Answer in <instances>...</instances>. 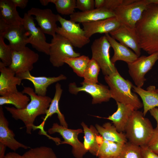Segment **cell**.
Segmentation results:
<instances>
[{
    "label": "cell",
    "mask_w": 158,
    "mask_h": 158,
    "mask_svg": "<svg viewBox=\"0 0 158 158\" xmlns=\"http://www.w3.org/2000/svg\"><path fill=\"white\" fill-rule=\"evenodd\" d=\"M22 92L28 95L30 101L26 106L23 109H18L15 107H5V109L11 114L16 120H20L26 128V133L30 134L34 130L35 126L34 122L38 116L45 114L52 99L48 96L38 95L34 90L29 87L23 86Z\"/></svg>",
    "instance_id": "cell-2"
},
{
    "label": "cell",
    "mask_w": 158,
    "mask_h": 158,
    "mask_svg": "<svg viewBox=\"0 0 158 158\" xmlns=\"http://www.w3.org/2000/svg\"><path fill=\"white\" fill-rule=\"evenodd\" d=\"M149 112L151 115L155 119L157 122L156 128L158 129V108H154L150 110Z\"/></svg>",
    "instance_id": "cell-42"
},
{
    "label": "cell",
    "mask_w": 158,
    "mask_h": 158,
    "mask_svg": "<svg viewBox=\"0 0 158 158\" xmlns=\"http://www.w3.org/2000/svg\"><path fill=\"white\" fill-rule=\"evenodd\" d=\"M23 18V25L28 33V43L37 51L49 55L51 43L46 42L44 33L40 27L36 26L33 17L26 13Z\"/></svg>",
    "instance_id": "cell-12"
},
{
    "label": "cell",
    "mask_w": 158,
    "mask_h": 158,
    "mask_svg": "<svg viewBox=\"0 0 158 158\" xmlns=\"http://www.w3.org/2000/svg\"><path fill=\"white\" fill-rule=\"evenodd\" d=\"M105 35L114 50V55L111 59L113 63L115 64L118 61H122L128 64L133 62L138 57L134 52L128 47L117 42L109 34H106Z\"/></svg>",
    "instance_id": "cell-23"
},
{
    "label": "cell",
    "mask_w": 158,
    "mask_h": 158,
    "mask_svg": "<svg viewBox=\"0 0 158 158\" xmlns=\"http://www.w3.org/2000/svg\"><path fill=\"white\" fill-rule=\"evenodd\" d=\"M27 13L31 16H35V19L44 34L52 37L56 34L58 16L57 14L54 13L50 9L32 8L28 11Z\"/></svg>",
    "instance_id": "cell-15"
},
{
    "label": "cell",
    "mask_w": 158,
    "mask_h": 158,
    "mask_svg": "<svg viewBox=\"0 0 158 158\" xmlns=\"http://www.w3.org/2000/svg\"><path fill=\"white\" fill-rule=\"evenodd\" d=\"M158 60V52L146 56L138 57L133 62L128 64L129 73L136 86L142 87L146 79L145 76Z\"/></svg>",
    "instance_id": "cell-10"
},
{
    "label": "cell",
    "mask_w": 158,
    "mask_h": 158,
    "mask_svg": "<svg viewBox=\"0 0 158 158\" xmlns=\"http://www.w3.org/2000/svg\"><path fill=\"white\" fill-rule=\"evenodd\" d=\"M17 7H18L22 9L25 8L27 6L28 1V0H11Z\"/></svg>",
    "instance_id": "cell-41"
},
{
    "label": "cell",
    "mask_w": 158,
    "mask_h": 158,
    "mask_svg": "<svg viewBox=\"0 0 158 158\" xmlns=\"http://www.w3.org/2000/svg\"><path fill=\"white\" fill-rule=\"evenodd\" d=\"M57 16L61 26L58 27L56 34L66 38L75 47L82 48L90 42V39L86 37L79 23L66 19L59 14Z\"/></svg>",
    "instance_id": "cell-7"
},
{
    "label": "cell",
    "mask_w": 158,
    "mask_h": 158,
    "mask_svg": "<svg viewBox=\"0 0 158 158\" xmlns=\"http://www.w3.org/2000/svg\"><path fill=\"white\" fill-rule=\"evenodd\" d=\"M90 60L88 56L83 55L77 57L66 59L64 62L68 65L78 76L83 77L84 73Z\"/></svg>",
    "instance_id": "cell-31"
},
{
    "label": "cell",
    "mask_w": 158,
    "mask_h": 158,
    "mask_svg": "<svg viewBox=\"0 0 158 158\" xmlns=\"http://www.w3.org/2000/svg\"><path fill=\"white\" fill-rule=\"evenodd\" d=\"M100 68L92 59L90 60L83 73L84 81L88 83H98V75Z\"/></svg>",
    "instance_id": "cell-33"
},
{
    "label": "cell",
    "mask_w": 158,
    "mask_h": 158,
    "mask_svg": "<svg viewBox=\"0 0 158 158\" xmlns=\"http://www.w3.org/2000/svg\"><path fill=\"white\" fill-rule=\"evenodd\" d=\"M4 39L0 36V59L5 66L9 67L12 62L13 50L9 45L5 43Z\"/></svg>",
    "instance_id": "cell-37"
},
{
    "label": "cell",
    "mask_w": 158,
    "mask_h": 158,
    "mask_svg": "<svg viewBox=\"0 0 158 158\" xmlns=\"http://www.w3.org/2000/svg\"><path fill=\"white\" fill-rule=\"evenodd\" d=\"M0 36L9 42L13 51H19L28 43V33L23 25L18 26L8 25L0 19Z\"/></svg>",
    "instance_id": "cell-11"
},
{
    "label": "cell",
    "mask_w": 158,
    "mask_h": 158,
    "mask_svg": "<svg viewBox=\"0 0 158 158\" xmlns=\"http://www.w3.org/2000/svg\"><path fill=\"white\" fill-rule=\"evenodd\" d=\"M51 43L49 60L54 67L58 68L63 66L66 59L80 56V53L75 51L71 42L59 34H56L53 37Z\"/></svg>",
    "instance_id": "cell-5"
},
{
    "label": "cell",
    "mask_w": 158,
    "mask_h": 158,
    "mask_svg": "<svg viewBox=\"0 0 158 158\" xmlns=\"http://www.w3.org/2000/svg\"><path fill=\"white\" fill-rule=\"evenodd\" d=\"M6 147L5 145L0 142V158H4L5 157Z\"/></svg>",
    "instance_id": "cell-44"
},
{
    "label": "cell",
    "mask_w": 158,
    "mask_h": 158,
    "mask_svg": "<svg viewBox=\"0 0 158 158\" xmlns=\"http://www.w3.org/2000/svg\"><path fill=\"white\" fill-rule=\"evenodd\" d=\"M118 158H142L141 147L128 141L124 144Z\"/></svg>",
    "instance_id": "cell-35"
},
{
    "label": "cell",
    "mask_w": 158,
    "mask_h": 158,
    "mask_svg": "<svg viewBox=\"0 0 158 158\" xmlns=\"http://www.w3.org/2000/svg\"><path fill=\"white\" fill-rule=\"evenodd\" d=\"M152 123L143 112L134 111L126 126L125 135L128 142L142 147L147 145L154 131Z\"/></svg>",
    "instance_id": "cell-4"
},
{
    "label": "cell",
    "mask_w": 158,
    "mask_h": 158,
    "mask_svg": "<svg viewBox=\"0 0 158 158\" xmlns=\"http://www.w3.org/2000/svg\"><path fill=\"white\" fill-rule=\"evenodd\" d=\"M81 125L84 134L83 143L84 147L88 152L96 156L99 145L103 139L95 127L91 125L88 128L83 122Z\"/></svg>",
    "instance_id": "cell-27"
},
{
    "label": "cell",
    "mask_w": 158,
    "mask_h": 158,
    "mask_svg": "<svg viewBox=\"0 0 158 158\" xmlns=\"http://www.w3.org/2000/svg\"><path fill=\"white\" fill-rule=\"evenodd\" d=\"M82 86L78 87L75 83H70L68 91L71 94L76 95L79 92L83 91L92 97V104H95L107 102L111 98L109 87L101 84L88 83L83 81Z\"/></svg>",
    "instance_id": "cell-13"
},
{
    "label": "cell",
    "mask_w": 158,
    "mask_h": 158,
    "mask_svg": "<svg viewBox=\"0 0 158 158\" xmlns=\"http://www.w3.org/2000/svg\"><path fill=\"white\" fill-rule=\"evenodd\" d=\"M95 127L104 140L122 144L128 141L125 134L118 132L110 122L106 123L102 126L97 124Z\"/></svg>",
    "instance_id": "cell-28"
},
{
    "label": "cell",
    "mask_w": 158,
    "mask_h": 158,
    "mask_svg": "<svg viewBox=\"0 0 158 158\" xmlns=\"http://www.w3.org/2000/svg\"><path fill=\"white\" fill-rule=\"evenodd\" d=\"M48 132L51 134L56 133H59L64 140L61 142L60 144H66L71 145L72 147V153L76 158H83L88 152L85 148L83 143L78 139V135L83 132L81 129H69L57 123H54L52 127L48 130Z\"/></svg>",
    "instance_id": "cell-9"
},
{
    "label": "cell",
    "mask_w": 158,
    "mask_h": 158,
    "mask_svg": "<svg viewBox=\"0 0 158 158\" xmlns=\"http://www.w3.org/2000/svg\"><path fill=\"white\" fill-rule=\"evenodd\" d=\"M109 34L120 43L132 49L138 57L140 56L141 49L135 28L121 24L117 29Z\"/></svg>",
    "instance_id": "cell-16"
},
{
    "label": "cell",
    "mask_w": 158,
    "mask_h": 158,
    "mask_svg": "<svg viewBox=\"0 0 158 158\" xmlns=\"http://www.w3.org/2000/svg\"><path fill=\"white\" fill-rule=\"evenodd\" d=\"M70 20L76 23L97 21L115 17L114 11L104 8H95L86 12H75L70 16Z\"/></svg>",
    "instance_id": "cell-21"
},
{
    "label": "cell",
    "mask_w": 158,
    "mask_h": 158,
    "mask_svg": "<svg viewBox=\"0 0 158 158\" xmlns=\"http://www.w3.org/2000/svg\"><path fill=\"white\" fill-rule=\"evenodd\" d=\"M76 1V0H50V3L54 4L58 13L62 15L70 16L75 12Z\"/></svg>",
    "instance_id": "cell-34"
},
{
    "label": "cell",
    "mask_w": 158,
    "mask_h": 158,
    "mask_svg": "<svg viewBox=\"0 0 158 158\" xmlns=\"http://www.w3.org/2000/svg\"><path fill=\"white\" fill-rule=\"evenodd\" d=\"M125 144L103 139L99 145L96 156L98 157L118 158Z\"/></svg>",
    "instance_id": "cell-29"
},
{
    "label": "cell",
    "mask_w": 158,
    "mask_h": 158,
    "mask_svg": "<svg viewBox=\"0 0 158 158\" xmlns=\"http://www.w3.org/2000/svg\"><path fill=\"white\" fill-rule=\"evenodd\" d=\"M39 59L38 54L26 47L19 51H13L11 64L8 67L16 75L32 71Z\"/></svg>",
    "instance_id": "cell-14"
},
{
    "label": "cell",
    "mask_w": 158,
    "mask_h": 158,
    "mask_svg": "<svg viewBox=\"0 0 158 158\" xmlns=\"http://www.w3.org/2000/svg\"><path fill=\"white\" fill-rule=\"evenodd\" d=\"M134 0H95V8H104L111 11L118 6L131 3Z\"/></svg>",
    "instance_id": "cell-36"
},
{
    "label": "cell",
    "mask_w": 158,
    "mask_h": 158,
    "mask_svg": "<svg viewBox=\"0 0 158 158\" xmlns=\"http://www.w3.org/2000/svg\"><path fill=\"white\" fill-rule=\"evenodd\" d=\"M104 80L109 88L111 98L116 102L131 105L135 110L143 107L138 95L131 91L133 85L132 82L123 78L117 70L105 76Z\"/></svg>",
    "instance_id": "cell-3"
},
{
    "label": "cell",
    "mask_w": 158,
    "mask_h": 158,
    "mask_svg": "<svg viewBox=\"0 0 158 158\" xmlns=\"http://www.w3.org/2000/svg\"><path fill=\"white\" fill-rule=\"evenodd\" d=\"M86 37L89 38L97 33L109 34L117 29L121 23L116 17L97 21L82 23Z\"/></svg>",
    "instance_id": "cell-18"
},
{
    "label": "cell",
    "mask_w": 158,
    "mask_h": 158,
    "mask_svg": "<svg viewBox=\"0 0 158 158\" xmlns=\"http://www.w3.org/2000/svg\"><path fill=\"white\" fill-rule=\"evenodd\" d=\"M148 1L135 29L141 49L150 55L158 52V0Z\"/></svg>",
    "instance_id": "cell-1"
},
{
    "label": "cell",
    "mask_w": 158,
    "mask_h": 158,
    "mask_svg": "<svg viewBox=\"0 0 158 158\" xmlns=\"http://www.w3.org/2000/svg\"><path fill=\"white\" fill-rule=\"evenodd\" d=\"M23 155L24 158H58L51 148L45 146L30 149Z\"/></svg>",
    "instance_id": "cell-32"
},
{
    "label": "cell",
    "mask_w": 158,
    "mask_h": 158,
    "mask_svg": "<svg viewBox=\"0 0 158 158\" xmlns=\"http://www.w3.org/2000/svg\"><path fill=\"white\" fill-rule=\"evenodd\" d=\"M132 90L139 95L142 100L144 116L150 110L158 107V93L155 86L150 85L145 90L133 85Z\"/></svg>",
    "instance_id": "cell-26"
},
{
    "label": "cell",
    "mask_w": 158,
    "mask_h": 158,
    "mask_svg": "<svg viewBox=\"0 0 158 158\" xmlns=\"http://www.w3.org/2000/svg\"><path fill=\"white\" fill-rule=\"evenodd\" d=\"M98 158H105V157H98Z\"/></svg>",
    "instance_id": "cell-46"
},
{
    "label": "cell",
    "mask_w": 158,
    "mask_h": 158,
    "mask_svg": "<svg viewBox=\"0 0 158 158\" xmlns=\"http://www.w3.org/2000/svg\"><path fill=\"white\" fill-rule=\"evenodd\" d=\"M140 147L142 158H158V155L151 150L147 145Z\"/></svg>",
    "instance_id": "cell-40"
},
{
    "label": "cell",
    "mask_w": 158,
    "mask_h": 158,
    "mask_svg": "<svg viewBox=\"0 0 158 158\" xmlns=\"http://www.w3.org/2000/svg\"><path fill=\"white\" fill-rule=\"evenodd\" d=\"M55 88V91L54 97L47 111L45 116L43 119V121L39 126H35L34 130L40 128L44 130V127L45 121L48 118L51 117L54 114H57L60 125L65 127H68V124L65 120L64 116L61 112L59 107V102L63 90L61 88V84L59 83L56 84Z\"/></svg>",
    "instance_id": "cell-24"
},
{
    "label": "cell",
    "mask_w": 158,
    "mask_h": 158,
    "mask_svg": "<svg viewBox=\"0 0 158 158\" xmlns=\"http://www.w3.org/2000/svg\"><path fill=\"white\" fill-rule=\"evenodd\" d=\"M15 135L9 128V123L6 118L2 106H0V142L15 151L19 148L27 149L30 147L17 141Z\"/></svg>",
    "instance_id": "cell-20"
},
{
    "label": "cell",
    "mask_w": 158,
    "mask_h": 158,
    "mask_svg": "<svg viewBox=\"0 0 158 158\" xmlns=\"http://www.w3.org/2000/svg\"><path fill=\"white\" fill-rule=\"evenodd\" d=\"M41 4L43 6H46L50 3V0H40V1Z\"/></svg>",
    "instance_id": "cell-45"
},
{
    "label": "cell",
    "mask_w": 158,
    "mask_h": 158,
    "mask_svg": "<svg viewBox=\"0 0 158 158\" xmlns=\"http://www.w3.org/2000/svg\"><path fill=\"white\" fill-rule=\"evenodd\" d=\"M30 97L18 91L0 97V105L11 104L18 109L25 108L30 101Z\"/></svg>",
    "instance_id": "cell-30"
},
{
    "label": "cell",
    "mask_w": 158,
    "mask_h": 158,
    "mask_svg": "<svg viewBox=\"0 0 158 158\" xmlns=\"http://www.w3.org/2000/svg\"><path fill=\"white\" fill-rule=\"evenodd\" d=\"M4 158H24L21 155L15 152H9L7 153Z\"/></svg>",
    "instance_id": "cell-43"
},
{
    "label": "cell",
    "mask_w": 158,
    "mask_h": 158,
    "mask_svg": "<svg viewBox=\"0 0 158 158\" xmlns=\"http://www.w3.org/2000/svg\"><path fill=\"white\" fill-rule=\"evenodd\" d=\"M148 4L147 0H135L131 3L117 8L114 11L115 17L121 24L135 28Z\"/></svg>",
    "instance_id": "cell-8"
},
{
    "label": "cell",
    "mask_w": 158,
    "mask_h": 158,
    "mask_svg": "<svg viewBox=\"0 0 158 158\" xmlns=\"http://www.w3.org/2000/svg\"><path fill=\"white\" fill-rule=\"evenodd\" d=\"M16 75L22 80H26L30 81L33 85L35 93L38 95L42 96H46L47 88L50 85L67 78L63 74L56 77L35 76L32 75L29 71Z\"/></svg>",
    "instance_id": "cell-17"
},
{
    "label": "cell",
    "mask_w": 158,
    "mask_h": 158,
    "mask_svg": "<svg viewBox=\"0 0 158 158\" xmlns=\"http://www.w3.org/2000/svg\"><path fill=\"white\" fill-rule=\"evenodd\" d=\"M147 146L151 150L158 155V129L157 128H154Z\"/></svg>",
    "instance_id": "cell-39"
},
{
    "label": "cell",
    "mask_w": 158,
    "mask_h": 158,
    "mask_svg": "<svg viewBox=\"0 0 158 158\" xmlns=\"http://www.w3.org/2000/svg\"><path fill=\"white\" fill-rule=\"evenodd\" d=\"M0 19L8 25L23 24V18L19 16L16 7L11 0H0Z\"/></svg>",
    "instance_id": "cell-25"
},
{
    "label": "cell",
    "mask_w": 158,
    "mask_h": 158,
    "mask_svg": "<svg viewBox=\"0 0 158 158\" xmlns=\"http://www.w3.org/2000/svg\"><path fill=\"white\" fill-rule=\"evenodd\" d=\"M156 91H157V93H158V89H156Z\"/></svg>",
    "instance_id": "cell-47"
},
{
    "label": "cell",
    "mask_w": 158,
    "mask_h": 158,
    "mask_svg": "<svg viewBox=\"0 0 158 158\" xmlns=\"http://www.w3.org/2000/svg\"><path fill=\"white\" fill-rule=\"evenodd\" d=\"M116 111L108 117H101L111 121L117 130L119 132H124L129 119L134 111L133 107L131 105L116 102Z\"/></svg>",
    "instance_id": "cell-22"
},
{
    "label": "cell",
    "mask_w": 158,
    "mask_h": 158,
    "mask_svg": "<svg viewBox=\"0 0 158 158\" xmlns=\"http://www.w3.org/2000/svg\"><path fill=\"white\" fill-rule=\"evenodd\" d=\"M0 95L4 96L18 91L17 86L22 80L9 67L0 62Z\"/></svg>",
    "instance_id": "cell-19"
},
{
    "label": "cell",
    "mask_w": 158,
    "mask_h": 158,
    "mask_svg": "<svg viewBox=\"0 0 158 158\" xmlns=\"http://www.w3.org/2000/svg\"><path fill=\"white\" fill-rule=\"evenodd\" d=\"M76 8L81 12H86L95 9L94 0H76Z\"/></svg>",
    "instance_id": "cell-38"
},
{
    "label": "cell",
    "mask_w": 158,
    "mask_h": 158,
    "mask_svg": "<svg viewBox=\"0 0 158 158\" xmlns=\"http://www.w3.org/2000/svg\"><path fill=\"white\" fill-rule=\"evenodd\" d=\"M111 47L105 35L95 39L91 47L92 59L98 63L105 76L110 75L117 70L111 60L109 52Z\"/></svg>",
    "instance_id": "cell-6"
}]
</instances>
